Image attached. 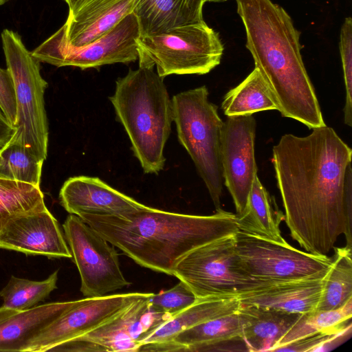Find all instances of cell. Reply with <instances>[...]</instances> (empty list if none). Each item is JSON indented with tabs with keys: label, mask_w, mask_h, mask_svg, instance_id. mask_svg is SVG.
Here are the masks:
<instances>
[{
	"label": "cell",
	"mask_w": 352,
	"mask_h": 352,
	"mask_svg": "<svg viewBox=\"0 0 352 352\" xmlns=\"http://www.w3.org/2000/svg\"><path fill=\"white\" fill-rule=\"evenodd\" d=\"M171 100L178 140L193 161L218 210L221 208L223 181L220 146L224 122L217 106L209 101L206 86L180 92Z\"/></svg>",
	"instance_id": "5b68a950"
},
{
	"label": "cell",
	"mask_w": 352,
	"mask_h": 352,
	"mask_svg": "<svg viewBox=\"0 0 352 352\" xmlns=\"http://www.w3.org/2000/svg\"><path fill=\"white\" fill-rule=\"evenodd\" d=\"M240 306L238 296L199 298L194 304L165 321L142 343L173 341L182 331L201 322L234 313Z\"/></svg>",
	"instance_id": "7402d4cb"
},
{
	"label": "cell",
	"mask_w": 352,
	"mask_h": 352,
	"mask_svg": "<svg viewBox=\"0 0 352 352\" xmlns=\"http://www.w3.org/2000/svg\"><path fill=\"white\" fill-rule=\"evenodd\" d=\"M235 240L243 270L268 284L324 278L332 264V258L302 252L285 240L278 242L240 231Z\"/></svg>",
	"instance_id": "9c48e42d"
},
{
	"label": "cell",
	"mask_w": 352,
	"mask_h": 352,
	"mask_svg": "<svg viewBox=\"0 0 352 352\" xmlns=\"http://www.w3.org/2000/svg\"><path fill=\"white\" fill-rule=\"evenodd\" d=\"M0 109L8 121L14 126L16 99L12 76L9 71L0 67Z\"/></svg>",
	"instance_id": "d6a6232c"
},
{
	"label": "cell",
	"mask_w": 352,
	"mask_h": 352,
	"mask_svg": "<svg viewBox=\"0 0 352 352\" xmlns=\"http://www.w3.org/2000/svg\"><path fill=\"white\" fill-rule=\"evenodd\" d=\"M235 214L239 231L278 242L285 241L279 228L284 214L274 209L273 201L258 175L245 209Z\"/></svg>",
	"instance_id": "44dd1931"
},
{
	"label": "cell",
	"mask_w": 352,
	"mask_h": 352,
	"mask_svg": "<svg viewBox=\"0 0 352 352\" xmlns=\"http://www.w3.org/2000/svg\"><path fill=\"white\" fill-rule=\"evenodd\" d=\"M79 217L138 265L170 276L193 249L239 231L236 214L221 208L201 216L146 206L122 216Z\"/></svg>",
	"instance_id": "3957f363"
},
{
	"label": "cell",
	"mask_w": 352,
	"mask_h": 352,
	"mask_svg": "<svg viewBox=\"0 0 352 352\" xmlns=\"http://www.w3.org/2000/svg\"><path fill=\"white\" fill-rule=\"evenodd\" d=\"M144 294L116 316L91 331L60 343L49 351L137 352L144 340L170 316L149 309Z\"/></svg>",
	"instance_id": "7c38bea8"
},
{
	"label": "cell",
	"mask_w": 352,
	"mask_h": 352,
	"mask_svg": "<svg viewBox=\"0 0 352 352\" xmlns=\"http://www.w3.org/2000/svg\"><path fill=\"white\" fill-rule=\"evenodd\" d=\"M221 108L226 116L252 115L278 109L277 101L263 76L256 67L223 97Z\"/></svg>",
	"instance_id": "603a6c76"
},
{
	"label": "cell",
	"mask_w": 352,
	"mask_h": 352,
	"mask_svg": "<svg viewBox=\"0 0 352 352\" xmlns=\"http://www.w3.org/2000/svg\"><path fill=\"white\" fill-rule=\"evenodd\" d=\"M0 248L50 258H72L65 235L47 208L10 219L0 232Z\"/></svg>",
	"instance_id": "9a60e30c"
},
{
	"label": "cell",
	"mask_w": 352,
	"mask_h": 352,
	"mask_svg": "<svg viewBox=\"0 0 352 352\" xmlns=\"http://www.w3.org/2000/svg\"><path fill=\"white\" fill-rule=\"evenodd\" d=\"M235 234L193 249L177 263L173 276L201 299L239 296L272 285L243 270L236 252Z\"/></svg>",
	"instance_id": "ba28073f"
},
{
	"label": "cell",
	"mask_w": 352,
	"mask_h": 352,
	"mask_svg": "<svg viewBox=\"0 0 352 352\" xmlns=\"http://www.w3.org/2000/svg\"><path fill=\"white\" fill-rule=\"evenodd\" d=\"M247 49L285 118L309 129L326 126L300 50V32L286 10L271 0H235Z\"/></svg>",
	"instance_id": "7a4b0ae2"
},
{
	"label": "cell",
	"mask_w": 352,
	"mask_h": 352,
	"mask_svg": "<svg viewBox=\"0 0 352 352\" xmlns=\"http://www.w3.org/2000/svg\"><path fill=\"white\" fill-rule=\"evenodd\" d=\"M74 302H53L25 310L0 307V351L27 352L30 342Z\"/></svg>",
	"instance_id": "ac0fdd59"
},
{
	"label": "cell",
	"mask_w": 352,
	"mask_h": 352,
	"mask_svg": "<svg viewBox=\"0 0 352 352\" xmlns=\"http://www.w3.org/2000/svg\"><path fill=\"white\" fill-rule=\"evenodd\" d=\"M352 298L351 248L335 249L316 311L337 309Z\"/></svg>",
	"instance_id": "d4e9b609"
},
{
	"label": "cell",
	"mask_w": 352,
	"mask_h": 352,
	"mask_svg": "<svg viewBox=\"0 0 352 352\" xmlns=\"http://www.w3.org/2000/svg\"><path fill=\"white\" fill-rule=\"evenodd\" d=\"M1 37L16 99V131L11 139L45 161L49 139L44 100L47 82L41 74L40 62L28 50L17 32L5 29Z\"/></svg>",
	"instance_id": "8992f818"
},
{
	"label": "cell",
	"mask_w": 352,
	"mask_h": 352,
	"mask_svg": "<svg viewBox=\"0 0 352 352\" xmlns=\"http://www.w3.org/2000/svg\"><path fill=\"white\" fill-rule=\"evenodd\" d=\"M137 0H74L63 25L67 42L88 45L111 30L133 12Z\"/></svg>",
	"instance_id": "e0dca14e"
},
{
	"label": "cell",
	"mask_w": 352,
	"mask_h": 352,
	"mask_svg": "<svg viewBox=\"0 0 352 352\" xmlns=\"http://www.w3.org/2000/svg\"><path fill=\"white\" fill-rule=\"evenodd\" d=\"M256 127L252 115H241L228 116L222 128L220 155L223 179L233 199L236 214L245 209L257 175Z\"/></svg>",
	"instance_id": "4fadbf2b"
},
{
	"label": "cell",
	"mask_w": 352,
	"mask_h": 352,
	"mask_svg": "<svg viewBox=\"0 0 352 352\" xmlns=\"http://www.w3.org/2000/svg\"><path fill=\"white\" fill-rule=\"evenodd\" d=\"M63 228L85 298L103 296L131 285L121 271L113 245L93 228L72 214L67 216Z\"/></svg>",
	"instance_id": "8fae6325"
},
{
	"label": "cell",
	"mask_w": 352,
	"mask_h": 352,
	"mask_svg": "<svg viewBox=\"0 0 352 352\" xmlns=\"http://www.w3.org/2000/svg\"><path fill=\"white\" fill-rule=\"evenodd\" d=\"M351 317L352 298L337 309L314 311L301 314L272 351L280 346L310 336L339 331L351 323Z\"/></svg>",
	"instance_id": "484cf974"
},
{
	"label": "cell",
	"mask_w": 352,
	"mask_h": 352,
	"mask_svg": "<svg viewBox=\"0 0 352 352\" xmlns=\"http://www.w3.org/2000/svg\"><path fill=\"white\" fill-rule=\"evenodd\" d=\"M8 0H0V6L3 5L5 3H6Z\"/></svg>",
	"instance_id": "f35d334b"
},
{
	"label": "cell",
	"mask_w": 352,
	"mask_h": 352,
	"mask_svg": "<svg viewBox=\"0 0 352 352\" xmlns=\"http://www.w3.org/2000/svg\"><path fill=\"white\" fill-rule=\"evenodd\" d=\"M248 351H272L301 314L242 305L237 311Z\"/></svg>",
	"instance_id": "ffe728a7"
},
{
	"label": "cell",
	"mask_w": 352,
	"mask_h": 352,
	"mask_svg": "<svg viewBox=\"0 0 352 352\" xmlns=\"http://www.w3.org/2000/svg\"><path fill=\"white\" fill-rule=\"evenodd\" d=\"M162 77L153 67L139 66L117 79L109 97L132 150L146 173H157L173 122V104Z\"/></svg>",
	"instance_id": "277c9868"
},
{
	"label": "cell",
	"mask_w": 352,
	"mask_h": 352,
	"mask_svg": "<svg viewBox=\"0 0 352 352\" xmlns=\"http://www.w3.org/2000/svg\"><path fill=\"white\" fill-rule=\"evenodd\" d=\"M43 162L10 138L0 148V177L40 187Z\"/></svg>",
	"instance_id": "f1b7e54d"
},
{
	"label": "cell",
	"mask_w": 352,
	"mask_h": 352,
	"mask_svg": "<svg viewBox=\"0 0 352 352\" xmlns=\"http://www.w3.org/2000/svg\"><path fill=\"white\" fill-rule=\"evenodd\" d=\"M69 214L122 216L146 206L113 188L98 177L76 176L65 182L59 192Z\"/></svg>",
	"instance_id": "2e32d148"
},
{
	"label": "cell",
	"mask_w": 352,
	"mask_h": 352,
	"mask_svg": "<svg viewBox=\"0 0 352 352\" xmlns=\"http://www.w3.org/2000/svg\"><path fill=\"white\" fill-rule=\"evenodd\" d=\"M340 53L341 56L344 81L345 85V104L344 121L345 124L352 126V19L346 17L340 34Z\"/></svg>",
	"instance_id": "1f68e13d"
},
{
	"label": "cell",
	"mask_w": 352,
	"mask_h": 352,
	"mask_svg": "<svg viewBox=\"0 0 352 352\" xmlns=\"http://www.w3.org/2000/svg\"><path fill=\"white\" fill-rule=\"evenodd\" d=\"M15 131L16 128L8 121L0 109V148L10 140Z\"/></svg>",
	"instance_id": "e575fe53"
},
{
	"label": "cell",
	"mask_w": 352,
	"mask_h": 352,
	"mask_svg": "<svg viewBox=\"0 0 352 352\" xmlns=\"http://www.w3.org/2000/svg\"><path fill=\"white\" fill-rule=\"evenodd\" d=\"M67 4L68 5V6H71L72 3L74 2V0H64Z\"/></svg>",
	"instance_id": "74e56055"
},
{
	"label": "cell",
	"mask_w": 352,
	"mask_h": 352,
	"mask_svg": "<svg viewBox=\"0 0 352 352\" xmlns=\"http://www.w3.org/2000/svg\"><path fill=\"white\" fill-rule=\"evenodd\" d=\"M241 322L237 311L218 317L187 329L173 341L188 346L209 344L241 337Z\"/></svg>",
	"instance_id": "f546056e"
},
{
	"label": "cell",
	"mask_w": 352,
	"mask_h": 352,
	"mask_svg": "<svg viewBox=\"0 0 352 352\" xmlns=\"http://www.w3.org/2000/svg\"><path fill=\"white\" fill-rule=\"evenodd\" d=\"M312 130L283 135L272 161L290 235L326 256L341 234L352 246V150L331 127Z\"/></svg>",
	"instance_id": "6da1fadb"
},
{
	"label": "cell",
	"mask_w": 352,
	"mask_h": 352,
	"mask_svg": "<svg viewBox=\"0 0 352 352\" xmlns=\"http://www.w3.org/2000/svg\"><path fill=\"white\" fill-rule=\"evenodd\" d=\"M324 277L274 283L243 294L238 298L242 305H255L305 314L316 311Z\"/></svg>",
	"instance_id": "d6986e66"
},
{
	"label": "cell",
	"mask_w": 352,
	"mask_h": 352,
	"mask_svg": "<svg viewBox=\"0 0 352 352\" xmlns=\"http://www.w3.org/2000/svg\"><path fill=\"white\" fill-rule=\"evenodd\" d=\"M205 2H223L227 0H204Z\"/></svg>",
	"instance_id": "8d00e7d4"
},
{
	"label": "cell",
	"mask_w": 352,
	"mask_h": 352,
	"mask_svg": "<svg viewBox=\"0 0 352 352\" xmlns=\"http://www.w3.org/2000/svg\"><path fill=\"white\" fill-rule=\"evenodd\" d=\"M186 5L188 9L195 22L203 21L202 9L205 3L204 0H185Z\"/></svg>",
	"instance_id": "d590c367"
},
{
	"label": "cell",
	"mask_w": 352,
	"mask_h": 352,
	"mask_svg": "<svg viewBox=\"0 0 352 352\" xmlns=\"http://www.w3.org/2000/svg\"><path fill=\"white\" fill-rule=\"evenodd\" d=\"M136 43L139 66H155L162 78L208 74L220 64L224 50L219 33L204 21L140 36Z\"/></svg>",
	"instance_id": "52a82bcc"
},
{
	"label": "cell",
	"mask_w": 352,
	"mask_h": 352,
	"mask_svg": "<svg viewBox=\"0 0 352 352\" xmlns=\"http://www.w3.org/2000/svg\"><path fill=\"white\" fill-rule=\"evenodd\" d=\"M140 36L133 12L126 15L107 33L82 46L70 45L61 26L32 52L40 63L82 69L114 63H129L138 58L136 40Z\"/></svg>",
	"instance_id": "30bf717a"
},
{
	"label": "cell",
	"mask_w": 352,
	"mask_h": 352,
	"mask_svg": "<svg viewBox=\"0 0 352 352\" xmlns=\"http://www.w3.org/2000/svg\"><path fill=\"white\" fill-rule=\"evenodd\" d=\"M138 351H184L186 352V346L177 343L175 341L152 342L142 343Z\"/></svg>",
	"instance_id": "836d02e7"
},
{
	"label": "cell",
	"mask_w": 352,
	"mask_h": 352,
	"mask_svg": "<svg viewBox=\"0 0 352 352\" xmlns=\"http://www.w3.org/2000/svg\"><path fill=\"white\" fill-rule=\"evenodd\" d=\"M58 270L46 279L32 280L12 276L0 291L1 307L15 310H25L45 300L57 288Z\"/></svg>",
	"instance_id": "83f0119b"
},
{
	"label": "cell",
	"mask_w": 352,
	"mask_h": 352,
	"mask_svg": "<svg viewBox=\"0 0 352 352\" xmlns=\"http://www.w3.org/2000/svg\"><path fill=\"white\" fill-rule=\"evenodd\" d=\"M133 12L137 18L142 36L196 23L185 0H137Z\"/></svg>",
	"instance_id": "cb8c5ba5"
},
{
	"label": "cell",
	"mask_w": 352,
	"mask_h": 352,
	"mask_svg": "<svg viewBox=\"0 0 352 352\" xmlns=\"http://www.w3.org/2000/svg\"><path fill=\"white\" fill-rule=\"evenodd\" d=\"M143 294L133 292L75 300L30 342L27 352L49 351L60 343L82 336L116 316Z\"/></svg>",
	"instance_id": "5bb4252c"
},
{
	"label": "cell",
	"mask_w": 352,
	"mask_h": 352,
	"mask_svg": "<svg viewBox=\"0 0 352 352\" xmlns=\"http://www.w3.org/2000/svg\"><path fill=\"white\" fill-rule=\"evenodd\" d=\"M192 290L182 280L170 289L158 294L150 293L149 309L156 313L171 317L181 312L197 301Z\"/></svg>",
	"instance_id": "4dcf8cb0"
},
{
	"label": "cell",
	"mask_w": 352,
	"mask_h": 352,
	"mask_svg": "<svg viewBox=\"0 0 352 352\" xmlns=\"http://www.w3.org/2000/svg\"><path fill=\"white\" fill-rule=\"evenodd\" d=\"M45 209L40 187L0 177V232L12 217Z\"/></svg>",
	"instance_id": "4316f807"
}]
</instances>
